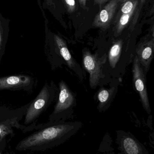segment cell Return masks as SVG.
<instances>
[{
	"label": "cell",
	"mask_w": 154,
	"mask_h": 154,
	"mask_svg": "<svg viewBox=\"0 0 154 154\" xmlns=\"http://www.w3.org/2000/svg\"><path fill=\"white\" fill-rule=\"evenodd\" d=\"M31 77L27 75H11L0 78V90L19 89L29 86Z\"/></svg>",
	"instance_id": "8fae6325"
},
{
	"label": "cell",
	"mask_w": 154,
	"mask_h": 154,
	"mask_svg": "<svg viewBox=\"0 0 154 154\" xmlns=\"http://www.w3.org/2000/svg\"><path fill=\"white\" fill-rule=\"evenodd\" d=\"M55 41L59 49L60 54L66 62L68 67L74 72L80 79L81 82H83L85 78L83 70L81 68L80 65L76 62L72 56L66 44L63 40L58 36L55 35Z\"/></svg>",
	"instance_id": "ba28073f"
},
{
	"label": "cell",
	"mask_w": 154,
	"mask_h": 154,
	"mask_svg": "<svg viewBox=\"0 0 154 154\" xmlns=\"http://www.w3.org/2000/svg\"><path fill=\"white\" fill-rule=\"evenodd\" d=\"M125 0H120L121 2H123L125 1Z\"/></svg>",
	"instance_id": "d6986e66"
},
{
	"label": "cell",
	"mask_w": 154,
	"mask_h": 154,
	"mask_svg": "<svg viewBox=\"0 0 154 154\" xmlns=\"http://www.w3.org/2000/svg\"><path fill=\"white\" fill-rule=\"evenodd\" d=\"M140 0H125L122 2L119 15L129 13L138 5Z\"/></svg>",
	"instance_id": "5bb4252c"
},
{
	"label": "cell",
	"mask_w": 154,
	"mask_h": 154,
	"mask_svg": "<svg viewBox=\"0 0 154 154\" xmlns=\"http://www.w3.org/2000/svg\"><path fill=\"white\" fill-rule=\"evenodd\" d=\"M1 151H0V154H1Z\"/></svg>",
	"instance_id": "44dd1931"
},
{
	"label": "cell",
	"mask_w": 154,
	"mask_h": 154,
	"mask_svg": "<svg viewBox=\"0 0 154 154\" xmlns=\"http://www.w3.org/2000/svg\"><path fill=\"white\" fill-rule=\"evenodd\" d=\"M118 85L110 88L101 87L96 94V98L98 101L97 109L100 112H103L108 109L113 101L118 88Z\"/></svg>",
	"instance_id": "30bf717a"
},
{
	"label": "cell",
	"mask_w": 154,
	"mask_h": 154,
	"mask_svg": "<svg viewBox=\"0 0 154 154\" xmlns=\"http://www.w3.org/2000/svg\"><path fill=\"white\" fill-rule=\"evenodd\" d=\"M9 127L4 123H0V138L4 137L9 132L10 130Z\"/></svg>",
	"instance_id": "2e32d148"
},
{
	"label": "cell",
	"mask_w": 154,
	"mask_h": 154,
	"mask_svg": "<svg viewBox=\"0 0 154 154\" xmlns=\"http://www.w3.org/2000/svg\"><path fill=\"white\" fill-rule=\"evenodd\" d=\"M0 44H1V34H0Z\"/></svg>",
	"instance_id": "ffe728a7"
},
{
	"label": "cell",
	"mask_w": 154,
	"mask_h": 154,
	"mask_svg": "<svg viewBox=\"0 0 154 154\" xmlns=\"http://www.w3.org/2000/svg\"><path fill=\"white\" fill-rule=\"evenodd\" d=\"M122 40H119L114 42L108 54V62L110 69L108 73L113 77L118 76V64L122 53Z\"/></svg>",
	"instance_id": "7c38bea8"
},
{
	"label": "cell",
	"mask_w": 154,
	"mask_h": 154,
	"mask_svg": "<svg viewBox=\"0 0 154 154\" xmlns=\"http://www.w3.org/2000/svg\"><path fill=\"white\" fill-rule=\"evenodd\" d=\"M107 56L104 54L100 57L98 54H92L88 50L83 53V66L89 74V85L92 89L97 88L100 80L104 76L103 66L107 62Z\"/></svg>",
	"instance_id": "3957f363"
},
{
	"label": "cell",
	"mask_w": 154,
	"mask_h": 154,
	"mask_svg": "<svg viewBox=\"0 0 154 154\" xmlns=\"http://www.w3.org/2000/svg\"><path fill=\"white\" fill-rule=\"evenodd\" d=\"M120 2V0H111L101 8L94 18L93 26L102 30L109 28Z\"/></svg>",
	"instance_id": "52a82bcc"
},
{
	"label": "cell",
	"mask_w": 154,
	"mask_h": 154,
	"mask_svg": "<svg viewBox=\"0 0 154 154\" xmlns=\"http://www.w3.org/2000/svg\"><path fill=\"white\" fill-rule=\"evenodd\" d=\"M63 2L69 13H72L75 11L76 8L75 0H63Z\"/></svg>",
	"instance_id": "9a60e30c"
},
{
	"label": "cell",
	"mask_w": 154,
	"mask_h": 154,
	"mask_svg": "<svg viewBox=\"0 0 154 154\" xmlns=\"http://www.w3.org/2000/svg\"><path fill=\"white\" fill-rule=\"evenodd\" d=\"M81 122H50L45 128L23 139L18 144L19 150H45L67 141L82 128Z\"/></svg>",
	"instance_id": "6da1fadb"
},
{
	"label": "cell",
	"mask_w": 154,
	"mask_h": 154,
	"mask_svg": "<svg viewBox=\"0 0 154 154\" xmlns=\"http://www.w3.org/2000/svg\"><path fill=\"white\" fill-rule=\"evenodd\" d=\"M132 73L133 86L138 93L143 108L149 114L151 113V109L146 84L147 74L145 73L137 55L135 56L132 62Z\"/></svg>",
	"instance_id": "5b68a950"
},
{
	"label": "cell",
	"mask_w": 154,
	"mask_h": 154,
	"mask_svg": "<svg viewBox=\"0 0 154 154\" xmlns=\"http://www.w3.org/2000/svg\"><path fill=\"white\" fill-rule=\"evenodd\" d=\"M108 1V0H94V4L95 5H99L100 9H101L103 4L105 3Z\"/></svg>",
	"instance_id": "e0dca14e"
},
{
	"label": "cell",
	"mask_w": 154,
	"mask_h": 154,
	"mask_svg": "<svg viewBox=\"0 0 154 154\" xmlns=\"http://www.w3.org/2000/svg\"><path fill=\"white\" fill-rule=\"evenodd\" d=\"M78 1H79V4H80L81 8H82L84 9H87L86 0H78Z\"/></svg>",
	"instance_id": "ac0fdd59"
},
{
	"label": "cell",
	"mask_w": 154,
	"mask_h": 154,
	"mask_svg": "<svg viewBox=\"0 0 154 154\" xmlns=\"http://www.w3.org/2000/svg\"><path fill=\"white\" fill-rule=\"evenodd\" d=\"M117 140L119 149L123 154H148L144 146L129 132H125L122 131H119Z\"/></svg>",
	"instance_id": "8992f818"
},
{
	"label": "cell",
	"mask_w": 154,
	"mask_h": 154,
	"mask_svg": "<svg viewBox=\"0 0 154 154\" xmlns=\"http://www.w3.org/2000/svg\"><path fill=\"white\" fill-rule=\"evenodd\" d=\"M53 87L45 85L28 109L24 123L29 124L35 120L40 114L52 103L55 97Z\"/></svg>",
	"instance_id": "277c9868"
},
{
	"label": "cell",
	"mask_w": 154,
	"mask_h": 154,
	"mask_svg": "<svg viewBox=\"0 0 154 154\" xmlns=\"http://www.w3.org/2000/svg\"><path fill=\"white\" fill-rule=\"evenodd\" d=\"M154 49V38L147 39L139 44L136 49V55L147 74L153 58Z\"/></svg>",
	"instance_id": "9c48e42d"
},
{
	"label": "cell",
	"mask_w": 154,
	"mask_h": 154,
	"mask_svg": "<svg viewBox=\"0 0 154 154\" xmlns=\"http://www.w3.org/2000/svg\"><path fill=\"white\" fill-rule=\"evenodd\" d=\"M76 105V94L64 81L59 83V94L54 109L49 117L50 122L66 121L73 114Z\"/></svg>",
	"instance_id": "7a4b0ae2"
},
{
	"label": "cell",
	"mask_w": 154,
	"mask_h": 154,
	"mask_svg": "<svg viewBox=\"0 0 154 154\" xmlns=\"http://www.w3.org/2000/svg\"><path fill=\"white\" fill-rule=\"evenodd\" d=\"M145 0H140L138 6L132 11L127 14H122L117 16L116 20V26L115 29V36H118L121 34L125 27L128 26L131 18L134 17L135 15L137 17L139 16L141 6H142Z\"/></svg>",
	"instance_id": "4fadbf2b"
}]
</instances>
